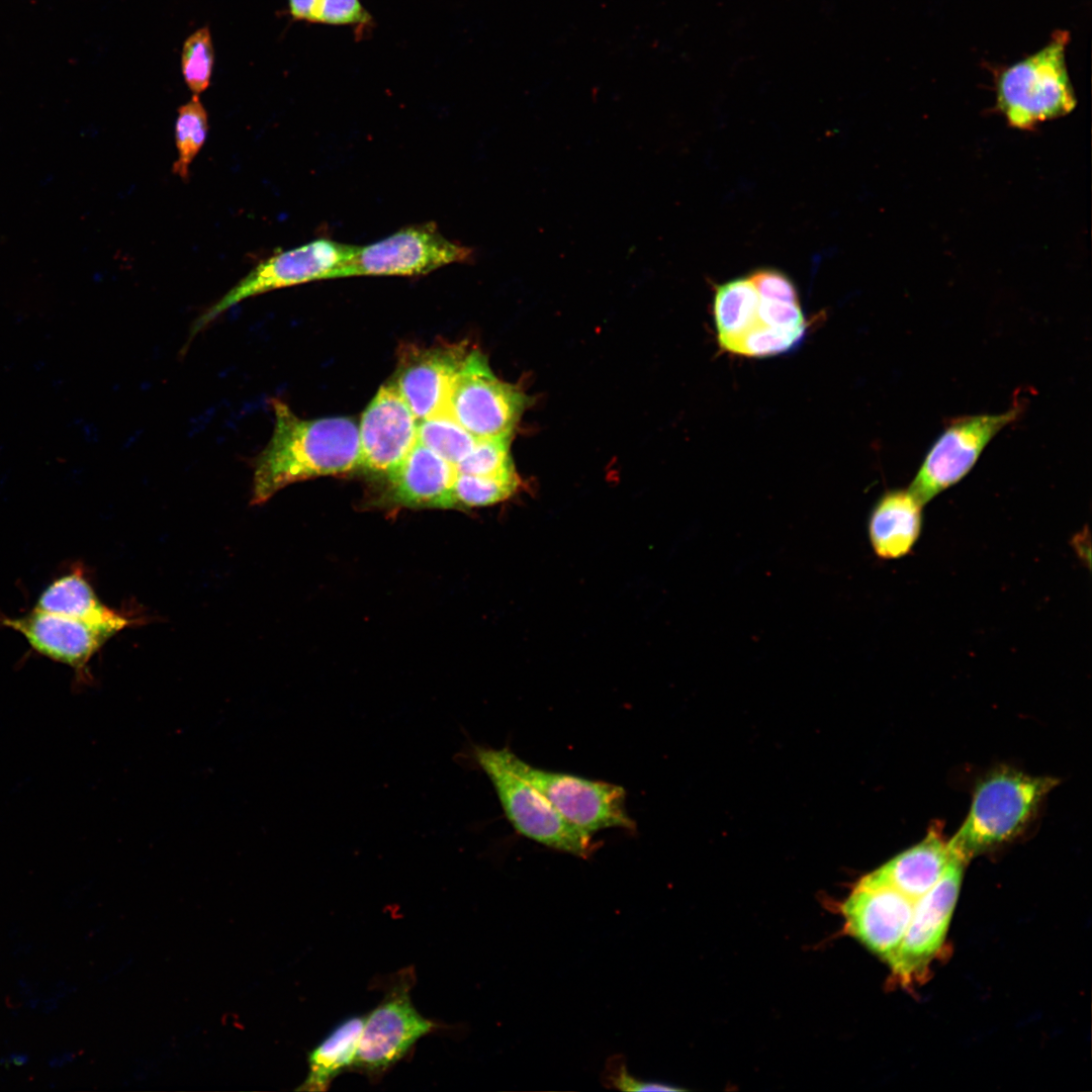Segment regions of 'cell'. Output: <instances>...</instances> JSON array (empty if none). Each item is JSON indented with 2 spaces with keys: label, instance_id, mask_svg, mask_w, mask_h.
<instances>
[{
  "label": "cell",
  "instance_id": "1",
  "mask_svg": "<svg viewBox=\"0 0 1092 1092\" xmlns=\"http://www.w3.org/2000/svg\"><path fill=\"white\" fill-rule=\"evenodd\" d=\"M270 404L274 429L253 463L252 505L297 481L359 469L358 425L352 419L305 420L279 398Z\"/></svg>",
  "mask_w": 1092,
  "mask_h": 1092
},
{
  "label": "cell",
  "instance_id": "2",
  "mask_svg": "<svg viewBox=\"0 0 1092 1092\" xmlns=\"http://www.w3.org/2000/svg\"><path fill=\"white\" fill-rule=\"evenodd\" d=\"M1059 784L1001 766L976 786L961 828L947 841L949 851L966 863L976 855L1018 837L1034 819L1048 794Z\"/></svg>",
  "mask_w": 1092,
  "mask_h": 1092
},
{
  "label": "cell",
  "instance_id": "3",
  "mask_svg": "<svg viewBox=\"0 0 1092 1092\" xmlns=\"http://www.w3.org/2000/svg\"><path fill=\"white\" fill-rule=\"evenodd\" d=\"M1068 42V31H1056L1040 50L997 74L996 107L1011 127L1033 129L1075 109L1066 62Z\"/></svg>",
  "mask_w": 1092,
  "mask_h": 1092
},
{
  "label": "cell",
  "instance_id": "4",
  "mask_svg": "<svg viewBox=\"0 0 1092 1092\" xmlns=\"http://www.w3.org/2000/svg\"><path fill=\"white\" fill-rule=\"evenodd\" d=\"M467 757L490 781L505 816L521 835L553 850L589 858L599 847L592 834L567 821L509 765L504 748L471 743Z\"/></svg>",
  "mask_w": 1092,
  "mask_h": 1092
},
{
  "label": "cell",
  "instance_id": "5",
  "mask_svg": "<svg viewBox=\"0 0 1092 1092\" xmlns=\"http://www.w3.org/2000/svg\"><path fill=\"white\" fill-rule=\"evenodd\" d=\"M416 983L413 966L382 979L380 1002L365 1015L351 1070L378 1081L400 1062L422 1037L443 1028L424 1017L414 1006L411 990Z\"/></svg>",
  "mask_w": 1092,
  "mask_h": 1092
},
{
  "label": "cell",
  "instance_id": "6",
  "mask_svg": "<svg viewBox=\"0 0 1092 1092\" xmlns=\"http://www.w3.org/2000/svg\"><path fill=\"white\" fill-rule=\"evenodd\" d=\"M505 755L513 770L579 829L589 834L608 828L636 832L637 825L627 812L623 787L533 766L508 747Z\"/></svg>",
  "mask_w": 1092,
  "mask_h": 1092
},
{
  "label": "cell",
  "instance_id": "7",
  "mask_svg": "<svg viewBox=\"0 0 1092 1092\" xmlns=\"http://www.w3.org/2000/svg\"><path fill=\"white\" fill-rule=\"evenodd\" d=\"M527 404L528 397L498 379L473 349L454 377L447 411L477 440L511 439Z\"/></svg>",
  "mask_w": 1092,
  "mask_h": 1092
},
{
  "label": "cell",
  "instance_id": "8",
  "mask_svg": "<svg viewBox=\"0 0 1092 1092\" xmlns=\"http://www.w3.org/2000/svg\"><path fill=\"white\" fill-rule=\"evenodd\" d=\"M356 248L357 246L329 239H318L269 257L194 322L189 339L248 297L314 280L334 279L337 272L352 258Z\"/></svg>",
  "mask_w": 1092,
  "mask_h": 1092
},
{
  "label": "cell",
  "instance_id": "9",
  "mask_svg": "<svg viewBox=\"0 0 1092 1092\" xmlns=\"http://www.w3.org/2000/svg\"><path fill=\"white\" fill-rule=\"evenodd\" d=\"M474 259L473 248L447 239L434 222H425L403 228L373 244L357 246L335 278L425 275L451 263Z\"/></svg>",
  "mask_w": 1092,
  "mask_h": 1092
},
{
  "label": "cell",
  "instance_id": "10",
  "mask_svg": "<svg viewBox=\"0 0 1092 1092\" xmlns=\"http://www.w3.org/2000/svg\"><path fill=\"white\" fill-rule=\"evenodd\" d=\"M1020 402L998 415L960 417L945 427L923 459L908 490L921 505L959 482L987 444L1022 414Z\"/></svg>",
  "mask_w": 1092,
  "mask_h": 1092
},
{
  "label": "cell",
  "instance_id": "11",
  "mask_svg": "<svg viewBox=\"0 0 1092 1092\" xmlns=\"http://www.w3.org/2000/svg\"><path fill=\"white\" fill-rule=\"evenodd\" d=\"M966 864L951 853L937 883L914 903L904 936L888 962L893 977L903 987L921 982L943 945Z\"/></svg>",
  "mask_w": 1092,
  "mask_h": 1092
},
{
  "label": "cell",
  "instance_id": "12",
  "mask_svg": "<svg viewBox=\"0 0 1092 1092\" xmlns=\"http://www.w3.org/2000/svg\"><path fill=\"white\" fill-rule=\"evenodd\" d=\"M359 468L388 474L418 442V420L393 384L382 385L358 425Z\"/></svg>",
  "mask_w": 1092,
  "mask_h": 1092
},
{
  "label": "cell",
  "instance_id": "13",
  "mask_svg": "<svg viewBox=\"0 0 1092 1092\" xmlns=\"http://www.w3.org/2000/svg\"><path fill=\"white\" fill-rule=\"evenodd\" d=\"M914 901L864 876L842 905L845 928L888 963L910 922Z\"/></svg>",
  "mask_w": 1092,
  "mask_h": 1092
},
{
  "label": "cell",
  "instance_id": "14",
  "mask_svg": "<svg viewBox=\"0 0 1092 1092\" xmlns=\"http://www.w3.org/2000/svg\"><path fill=\"white\" fill-rule=\"evenodd\" d=\"M469 351L463 343L401 350L392 382L418 422L447 411L451 385Z\"/></svg>",
  "mask_w": 1092,
  "mask_h": 1092
},
{
  "label": "cell",
  "instance_id": "15",
  "mask_svg": "<svg viewBox=\"0 0 1092 1092\" xmlns=\"http://www.w3.org/2000/svg\"><path fill=\"white\" fill-rule=\"evenodd\" d=\"M0 623L20 633L39 654L73 667L81 681L90 679L87 665L112 635L87 622L33 609Z\"/></svg>",
  "mask_w": 1092,
  "mask_h": 1092
},
{
  "label": "cell",
  "instance_id": "16",
  "mask_svg": "<svg viewBox=\"0 0 1092 1092\" xmlns=\"http://www.w3.org/2000/svg\"><path fill=\"white\" fill-rule=\"evenodd\" d=\"M950 857L941 826L935 824L920 842L867 876L916 902L937 883Z\"/></svg>",
  "mask_w": 1092,
  "mask_h": 1092
},
{
  "label": "cell",
  "instance_id": "17",
  "mask_svg": "<svg viewBox=\"0 0 1092 1092\" xmlns=\"http://www.w3.org/2000/svg\"><path fill=\"white\" fill-rule=\"evenodd\" d=\"M456 474L453 465L417 442L387 476L396 503L408 507L449 509Z\"/></svg>",
  "mask_w": 1092,
  "mask_h": 1092
},
{
  "label": "cell",
  "instance_id": "18",
  "mask_svg": "<svg viewBox=\"0 0 1092 1092\" xmlns=\"http://www.w3.org/2000/svg\"><path fill=\"white\" fill-rule=\"evenodd\" d=\"M922 507L907 489L886 492L876 504L869 521V536L875 553L884 559L907 555L919 538Z\"/></svg>",
  "mask_w": 1092,
  "mask_h": 1092
},
{
  "label": "cell",
  "instance_id": "19",
  "mask_svg": "<svg viewBox=\"0 0 1092 1092\" xmlns=\"http://www.w3.org/2000/svg\"><path fill=\"white\" fill-rule=\"evenodd\" d=\"M35 609L87 622L114 635L129 620L97 598L79 568L53 580L40 594Z\"/></svg>",
  "mask_w": 1092,
  "mask_h": 1092
},
{
  "label": "cell",
  "instance_id": "20",
  "mask_svg": "<svg viewBox=\"0 0 1092 1092\" xmlns=\"http://www.w3.org/2000/svg\"><path fill=\"white\" fill-rule=\"evenodd\" d=\"M365 1015L345 1018L308 1054V1072L298 1087L323 1092L340 1074L351 1070L359 1045Z\"/></svg>",
  "mask_w": 1092,
  "mask_h": 1092
},
{
  "label": "cell",
  "instance_id": "21",
  "mask_svg": "<svg viewBox=\"0 0 1092 1092\" xmlns=\"http://www.w3.org/2000/svg\"><path fill=\"white\" fill-rule=\"evenodd\" d=\"M759 302L760 297L749 277L717 287L713 314L720 346L740 337L758 322Z\"/></svg>",
  "mask_w": 1092,
  "mask_h": 1092
},
{
  "label": "cell",
  "instance_id": "22",
  "mask_svg": "<svg viewBox=\"0 0 1092 1092\" xmlns=\"http://www.w3.org/2000/svg\"><path fill=\"white\" fill-rule=\"evenodd\" d=\"M476 441L448 411L418 422V442L454 467L469 454Z\"/></svg>",
  "mask_w": 1092,
  "mask_h": 1092
},
{
  "label": "cell",
  "instance_id": "23",
  "mask_svg": "<svg viewBox=\"0 0 1092 1092\" xmlns=\"http://www.w3.org/2000/svg\"><path fill=\"white\" fill-rule=\"evenodd\" d=\"M519 486L517 472L495 476L457 473L450 492L449 509L494 505L511 497Z\"/></svg>",
  "mask_w": 1092,
  "mask_h": 1092
},
{
  "label": "cell",
  "instance_id": "24",
  "mask_svg": "<svg viewBox=\"0 0 1092 1092\" xmlns=\"http://www.w3.org/2000/svg\"><path fill=\"white\" fill-rule=\"evenodd\" d=\"M207 130V112L198 95H193L179 107L175 123L177 160L172 169L181 179H188L190 165L202 148Z\"/></svg>",
  "mask_w": 1092,
  "mask_h": 1092
},
{
  "label": "cell",
  "instance_id": "25",
  "mask_svg": "<svg viewBox=\"0 0 1092 1092\" xmlns=\"http://www.w3.org/2000/svg\"><path fill=\"white\" fill-rule=\"evenodd\" d=\"M297 20L331 25H370L372 18L359 0H288Z\"/></svg>",
  "mask_w": 1092,
  "mask_h": 1092
},
{
  "label": "cell",
  "instance_id": "26",
  "mask_svg": "<svg viewBox=\"0 0 1092 1092\" xmlns=\"http://www.w3.org/2000/svg\"><path fill=\"white\" fill-rule=\"evenodd\" d=\"M804 333L769 327L758 321L743 335L721 348L748 357L775 356L791 350L801 341Z\"/></svg>",
  "mask_w": 1092,
  "mask_h": 1092
},
{
  "label": "cell",
  "instance_id": "27",
  "mask_svg": "<svg viewBox=\"0 0 1092 1092\" xmlns=\"http://www.w3.org/2000/svg\"><path fill=\"white\" fill-rule=\"evenodd\" d=\"M213 58L211 34L207 27L197 29L184 41L181 54L182 75L194 95L200 94L209 86Z\"/></svg>",
  "mask_w": 1092,
  "mask_h": 1092
},
{
  "label": "cell",
  "instance_id": "28",
  "mask_svg": "<svg viewBox=\"0 0 1092 1092\" xmlns=\"http://www.w3.org/2000/svg\"><path fill=\"white\" fill-rule=\"evenodd\" d=\"M510 443L511 439H478L469 454L456 465V473L480 476L515 473Z\"/></svg>",
  "mask_w": 1092,
  "mask_h": 1092
},
{
  "label": "cell",
  "instance_id": "29",
  "mask_svg": "<svg viewBox=\"0 0 1092 1092\" xmlns=\"http://www.w3.org/2000/svg\"><path fill=\"white\" fill-rule=\"evenodd\" d=\"M603 1082L606 1087L631 1092H674L685 1090L677 1086L670 1085L669 1083L644 1081L631 1075L623 1056H613L608 1059L603 1073Z\"/></svg>",
  "mask_w": 1092,
  "mask_h": 1092
},
{
  "label": "cell",
  "instance_id": "30",
  "mask_svg": "<svg viewBox=\"0 0 1092 1092\" xmlns=\"http://www.w3.org/2000/svg\"><path fill=\"white\" fill-rule=\"evenodd\" d=\"M762 299L800 303L793 281L776 269H757L748 276Z\"/></svg>",
  "mask_w": 1092,
  "mask_h": 1092
},
{
  "label": "cell",
  "instance_id": "31",
  "mask_svg": "<svg viewBox=\"0 0 1092 1092\" xmlns=\"http://www.w3.org/2000/svg\"><path fill=\"white\" fill-rule=\"evenodd\" d=\"M758 321L766 326L805 332V317L800 303L760 298Z\"/></svg>",
  "mask_w": 1092,
  "mask_h": 1092
},
{
  "label": "cell",
  "instance_id": "32",
  "mask_svg": "<svg viewBox=\"0 0 1092 1092\" xmlns=\"http://www.w3.org/2000/svg\"><path fill=\"white\" fill-rule=\"evenodd\" d=\"M72 1058L73 1056L70 1053H64L62 1055L55 1056L50 1060V1066L57 1068L63 1067L66 1063L71 1061Z\"/></svg>",
  "mask_w": 1092,
  "mask_h": 1092
},
{
  "label": "cell",
  "instance_id": "33",
  "mask_svg": "<svg viewBox=\"0 0 1092 1092\" xmlns=\"http://www.w3.org/2000/svg\"><path fill=\"white\" fill-rule=\"evenodd\" d=\"M27 1061L28 1057L25 1054H11L8 1059L5 1060L8 1065L13 1064L15 1066H23L27 1063Z\"/></svg>",
  "mask_w": 1092,
  "mask_h": 1092
},
{
  "label": "cell",
  "instance_id": "34",
  "mask_svg": "<svg viewBox=\"0 0 1092 1092\" xmlns=\"http://www.w3.org/2000/svg\"><path fill=\"white\" fill-rule=\"evenodd\" d=\"M57 1005H58V1001H57L56 997L52 998V999H49L43 1003V1010L46 1012H50V1011L56 1009Z\"/></svg>",
  "mask_w": 1092,
  "mask_h": 1092
}]
</instances>
